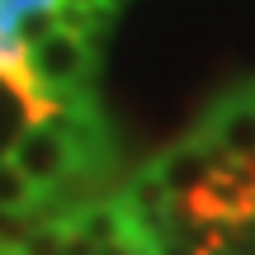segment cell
<instances>
[{"mask_svg":"<svg viewBox=\"0 0 255 255\" xmlns=\"http://www.w3.org/2000/svg\"><path fill=\"white\" fill-rule=\"evenodd\" d=\"M194 137L208 142L213 151H222V156L251 161L255 156V100H251V90H237V95H227V100H218L199 119Z\"/></svg>","mask_w":255,"mask_h":255,"instance_id":"cell-3","label":"cell"},{"mask_svg":"<svg viewBox=\"0 0 255 255\" xmlns=\"http://www.w3.org/2000/svg\"><path fill=\"white\" fill-rule=\"evenodd\" d=\"M52 5H57V0H0V24L14 33V24L28 14V9H52Z\"/></svg>","mask_w":255,"mask_h":255,"instance_id":"cell-8","label":"cell"},{"mask_svg":"<svg viewBox=\"0 0 255 255\" xmlns=\"http://www.w3.org/2000/svg\"><path fill=\"white\" fill-rule=\"evenodd\" d=\"M28 57V71L33 81L47 90V100L57 109H76V104H90V81H95V43L81 33H66V28H52L43 33L38 43L24 47Z\"/></svg>","mask_w":255,"mask_h":255,"instance_id":"cell-1","label":"cell"},{"mask_svg":"<svg viewBox=\"0 0 255 255\" xmlns=\"http://www.w3.org/2000/svg\"><path fill=\"white\" fill-rule=\"evenodd\" d=\"M57 5H109V0H57Z\"/></svg>","mask_w":255,"mask_h":255,"instance_id":"cell-9","label":"cell"},{"mask_svg":"<svg viewBox=\"0 0 255 255\" xmlns=\"http://www.w3.org/2000/svg\"><path fill=\"white\" fill-rule=\"evenodd\" d=\"M62 241H66V227L47 222V227H33L24 241H14L19 255H62Z\"/></svg>","mask_w":255,"mask_h":255,"instance_id":"cell-7","label":"cell"},{"mask_svg":"<svg viewBox=\"0 0 255 255\" xmlns=\"http://www.w3.org/2000/svg\"><path fill=\"white\" fill-rule=\"evenodd\" d=\"M0 255H14V241H0Z\"/></svg>","mask_w":255,"mask_h":255,"instance_id":"cell-10","label":"cell"},{"mask_svg":"<svg viewBox=\"0 0 255 255\" xmlns=\"http://www.w3.org/2000/svg\"><path fill=\"white\" fill-rule=\"evenodd\" d=\"M57 104L47 100V90H28V85H14L9 76H0V156L14 151L19 132H24L28 123L47 119Z\"/></svg>","mask_w":255,"mask_h":255,"instance_id":"cell-5","label":"cell"},{"mask_svg":"<svg viewBox=\"0 0 255 255\" xmlns=\"http://www.w3.org/2000/svg\"><path fill=\"white\" fill-rule=\"evenodd\" d=\"M9 156H14V165L28 175V184H38V189H52V184L81 175V161H76L71 142H66V132L52 119L28 123L24 132H19V142H14Z\"/></svg>","mask_w":255,"mask_h":255,"instance_id":"cell-2","label":"cell"},{"mask_svg":"<svg viewBox=\"0 0 255 255\" xmlns=\"http://www.w3.org/2000/svg\"><path fill=\"white\" fill-rule=\"evenodd\" d=\"M218 156H222V151H213L208 142H199V137H184L180 146H170L165 156H156L151 170L161 175V184L170 189V199L180 203V199L199 194L203 184L213 180V170H218Z\"/></svg>","mask_w":255,"mask_h":255,"instance_id":"cell-4","label":"cell"},{"mask_svg":"<svg viewBox=\"0 0 255 255\" xmlns=\"http://www.w3.org/2000/svg\"><path fill=\"white\" fill-rule=\"evenodd\" d=\"M0 213H9V218L38 213V184H28V175L14 161H0Z\"/></svg>","mask_w":255,"mask_h":255,"instance_id":"cell-6","label":"cell"}]
</instances>
